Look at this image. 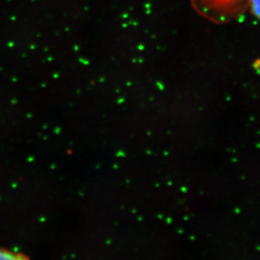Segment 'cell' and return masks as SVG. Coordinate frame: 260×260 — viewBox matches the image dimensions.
<instances>
[{"instance_id":"cell-2","label":"cell","mask_w":260,"mask_h":260,"mask_svg":"<svg viewBox=\"0 0 260 260\" xmlns=\"http://www.w3.org/2000/svg\"><path fill=\"white\" fill-rule=\"evenodd\" d=\"M0 260H29L26 256L0 248Z\"/></svg>"},{"instance_id":"cell-3","label":"cell","mask_w":260,"mask_h":260,"mask_svg":"<svg viewBox=\"0 0 260 260\" xmlns=\"http://www.w3.org/2000/svg\"><path fill=\"white\" fill-rule=\"evenodd\" d=\"M249 10L256 18L259 17V0H250Z\"/></svg>"},{"instance_id":"cell-1","label":"cell","mask_w":260,"mask_h":260,"mask_svg":"<svg viewBox=\"0 0 260 260\" xmlns=\"http://www.w3.org/2000/svg\"><path fill=\"white\" fill-rule=\"evenodd\" d=\"M195 11L213 23L223 24L242 18L250 0H190Z\"/></svg>"}]
</instances>
